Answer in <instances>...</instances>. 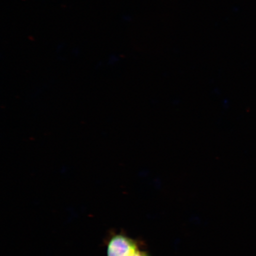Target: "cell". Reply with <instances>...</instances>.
Masks as SVG:
<instances>
[{
  "label": "cell",
  "instance_id": "obj_1",
  "mask_svg": "<svg viewBox=\"0 0 256 256\" xmlns=\"http://www.w3.org/2000/svg\"><path fill=\"white\" fill-rule=\"evenodd\" d=\"M139 248L136 240L123 233L114 234L108 242L107 256H130Z\"/></svg>",
  "mask_w": 256,
  "mask_h": 256
},
{
  "label": "cell",
  "instance_id": "obj_2",
  "mask_svg": "<svg viewBox=\"0 0 256 256\" xmlns=\"http://www.w3.org/2000/svg\"><path fill=\"white\" fill-rule=\"evenodd\" d=\"M130 256H150L148 252L139 248Z\"/></svg>",
  "mask_w": 256,
  "mask_h": 256
}]
</instances>
